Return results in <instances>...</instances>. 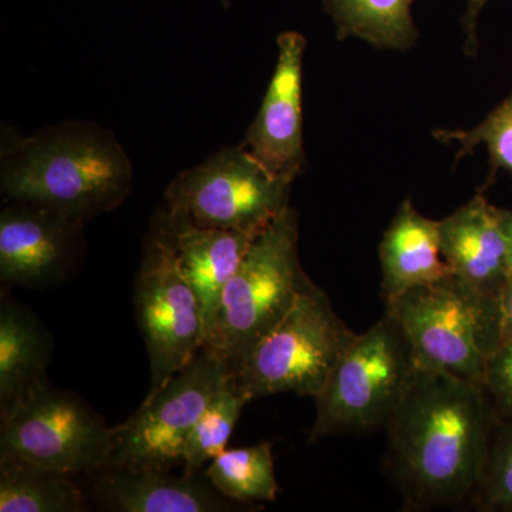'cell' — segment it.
<instances>
[{
  "label": "cell",
  "instance_id": "6",
  "mask_svg": "<svg viewBox=\"0 0 512 512\" xmlns=\"http://www.w3.org/2000/svg\"><path fill=\"white\" fill-rule=\"evenodd\" d=\"M384 305L423 367L481 383L488 357L503 343L497 299L471 292L453 275Z\"/></svg>",
  "mask_w": 512,
  "mask_h": 512
},
{
  "label": "cell",
  "instance_id": "5",
  "mask_svg": "<svg viewBox=\"0 0 512 512\" xmlns=\"http://www.w3.org/2000/svg\"><path fill=\"white\" fill-rule=\"evenodd\" d=\"M355 336L312 282L232 376L251 400L286 392L315 399Z\"/></svg>",
  "mask_w": 512,
  "mask_h": 512
},
{
  "label": "cell",
  "instance_id": "24",
  "mask_svg": "<svg viewBox=\"0 0 512 512\" xmlns=\"http://www.w3.org/2000/svg\"><path fill=\"white\" fill-rule=\"evenodd\" d=\"M481 386L497 419L512 420V342H503L485 363Z\"/></svg>",
  "mask_w": 512,
  "mask_h": 512
},
{
  "label": "cell",
  "instance_id": "8",
  "mask_svg": "<svg viewBox=\"0 0 512 512\" xmlns=\"http://www.w3.org/2000/svg\"><path fill=\"white\" fill-rule=\"evenodd\" d=\"M113 427L76 394L39 384L0 417V456L76 477L110 467Z\"/></svg>",
  "mask_w": 512,
  "mask_h": 512
},
{
  "label": "cell",
  "instance_id": "14",
  "mask_svg": "<svg viewBox=\"0 0 512 512\" xmlns=\"http://www.w3.org/2000/svg\"><path fill=\"white\" fill-rule=\"evenodd\" d=\"M441 255L454 278L471 292L497 299L511 276L500 208L477 194L439 221Z\"/></svg>",
  "mask_w": 512,
  "mask_h": 512
},
{
  "label": "cell",
  "instance_id": "18",
  "mask_svg": "<svg viewBox=\"0 0 512 512\" xmlns=\"http://www.w3.org/2000/svg\"><path fill=\"white\" fill-rule=\"evenodd\" d=\"M77 478L0 456V512L89 511V495Z\"/></svg>",
  "mask_w": 512,
  "mask_h": 512
},
{
  "label": "cell",
  "instance_id": "27",
  "mask_svg": "<svg viewBox=\"0 0 512 512\" xmlns=\"http://www.w3.org/2000/svg\"><path fill=\"white\" fill-rule=\"evenodd\" d=\"M501 225H503L505 238H507L508 252H510V264L512 274V210H501Z\"/></svg>",
  "mask_w": 512,
  "mask_h": 512
},
{
  "label": "cell",
  "instance_id": "19",
  "mask_svg": "<svg viewBox=\"0 0 512 512\" xmlns=\"http://www.w3.org/2000/svg\"><path fill=\"white\" fill-rule=\"evenodd\" d=\"M414 0H323L336 36L357 37L377 49L407 50L416 43Z\"/></svg>",
  "mask_w": 512,
  "mask_h": 512
},
{
  "label": "cell",
  "instance_id": "7",
  "mask_svg": "<svg viewBox=\"0 0 512 512\" xmlns=\"http://www.w3.org/2000/svg\"><path fill=\"white\" fill-rule=\"evenodd\" d=\"M292 184L245 148H222L175 175L165 188L164 214L197 227L258 234L289 207Z\"/></svg>",
  "mask_w": 512,
  "mask_h": 512
},
{
  "label": "cell",
  "instance_id": "4",
  "mask_svg": "<svg viewBox=\"0 0 512 512\" xmlns=\"http://www.w3.org/2000/svg\"><path fill=\"white\" fill-rule=\"evenodd\" d=\"M419 369L403 329L384 312L372 328L356 333L315 397L309 443L384 430Z\"/></svg>",
  "mask_w": 512,
  "mask_h": 512
},
{
  "label": "cell",
  "instance_id": "3",
  "mask_svg": "<svg viewBox=\"0 0 512 512\" xmlns=\"http://www.w3.org/2000/svg\"><path fill=\"white\" fill-rule=\"evenodd\" d=\"M298 239V215L289 205L256 235L225 286L205 346L228 363L231 375L312 284L299 261Z\"/></svg>",
  "mask_w": 512,
  "mask_h": 512
},
{
  "label": "cell",
  "instance_id": "2",
  "mask_svg": "<svg viewBox=\"0 0 512 512\" xmlns=\"http://www.w3.org/2000/svg\"><path fill=\"white\" fill-rule=\"evenodd\" d=\"M133 180V164L120 141L92 121H63L26 137L3 130L0 191L9 202L86 225L119 208Z\"/></svg>",
  "mask_w": 512,
  "mask_h": 512
},
{
  "label": "cell",
  "instance_id": "10",
  "mask_svg": "<svg viewBox=\"0 0 512 512\" xmlns=\"http://www.w3.org/2000/svg\"><path fill=\"white\" fill-rule=\"evenodd\" d=\"M229 376L228 363L204 346L164 389L146 397L136 413L113 427L110 467L173 470L183 466L188 434Z\"/></svg>",
  "mask_w": 512,
  "mask_h": 512
},
{
  "label": "cell",
  "instance_id": "22",
  "mask_svg": "<svg viewBox=\"0 0 512 512\" xmlns=\"http://www.w3.org/2000/svg\"><path fill=\"white\" fill-rule=\"evenodd\" d=\"M470 507L484 512H512V420H495L483 473Z\"/></svg>",
  "mask_w": 512,
  "mask_h": 512
},
{
  "label": "cell",
  "instance_id": "21",
  "mask_svg": "<svg viewBox=\"0 0 512 512\" xmlns=\"http://www.w3.org/2000/svg\"><path fill=\"white\" fill-rule=\"evenodd\" d=\"M247 393L229 376L227 383L208 404L194 429L188 434L183 448L185 473H200L222 451L227 450L228 440L234 433L242 410L251 403Z\"/></svg>",
  "mask_w": 512,
  "mask_h": 512
},
{
  "label": "cell",
  "instance_id": "25",
  "mask_svg": "<svg viewBox=\"0 0 512 512\" xmlns=\"http://www.w3.org/2000/svg\"><path fill=\"white\" fill-rule=\"evenodd\" d=\"M488 0H467L466 15H464L463 25L466 29V45L464 52L467 55L474 56L478 49L477 25L481 10L487 5Z\"/></svg>",
  "mask_w": 512,
  "mask_h": 512
},
{
  "label": "cell",
  "instance_id": "11",
  "mask_svg": "<svg viewBox=\"0 0 512 512\" xmlns=\"http://www.w3.org/2000/svg\"><path fill=\"white\" fill-rule=\"evenodd\" d=\"M83 228L46 208L10 202L0 211V281L30 289L62 284L82 258Z\"/></svg>",
  "mask_w": 512,
  "mask_h": 512
},
{
  "label": "cell",
  "instance_id": "12",
  "mask_svg": "<svg viewBox=\"0 0 512 512\" xmlns=\"http://www.w3.org/2000/svg\"><path fill=\"white\" fill-rule=\"evenodd\" d=\"M298 32L278 36V60L261 109L239 144L276 177L295 181L305 164L303 148V56Z\"/></svg>",
  "mask_w": 512,
  "mask_h": 512
},
{
  "label": "cell",
  "instance_id": "16",
  "mask_svg": "<svg viewBox=\"0 0 512 512\" xmlns=\"http://www.w3.org/2000/svg\"><path fill=\"white\" fill-rule=\"evenodd\" d=\"M379 258L384 302L417 286L439 284L453 275L441 255L439 221L421 215L410 200L397 208L384 232Z\"/></svg>",
  "mask_w": 512,
  "mask_h": 512
},
{
  "label": "cell",
  "instance_id": "13",
  "mask_svg": "<svg viewBox=\"0 0 512 512\" xmlns=\"http://www.w3.org/2000/svg\"><path fill=\"white\" fill-rule=\"evenodd\" d=\"M90 478V505L111 512H231L244 510L222 495L204 471L181 476L164 468L110 467Z\"/></svg>",
  "mask_w": 512,
  "mask_h": 512
},
{
  "label": "cell",
  "instance_id": "9",
  "mask_svg": "<svg viewBox=\"0 0 512 512\" xmlns=\"http://www.w3.org/2000/svg\"><path fill=\"white\" fill-rule=\"evenodd\" d=\"M134 306L150 357L147 397L154 396L190 365L207 343L200 302L181 275L173 242L160 218L154 221L144 242Z\"/></svg>",
  "mask_w": 512,
  "mask_h": 512
},
{
  "label": "cell",
  "instance_id": "1",
  "mask_svg": "<svg viewBox=\"0 0 512 512\" xmlns=\"http://www.w3.org/2000/svg\"><path fill=\"white\" fill-rule=\"evenodd\" d=\"M481 383L420 366L387 421L386 471L406 510L470 504L493 431Z\"/></svg>",
  "mask_w": 512,
  "mask_h": 512
},
{
  "label": "cell",
  "instance_id": "17",
  "mask_svg": "<svg viewBox=\"0 0 512 512\" xmlns=\"http://www.w3.org/2000/svg\"><path fill=\"white\" fill-rule=\"evenodd\" d=\"M53 340L35 313L6 291L0 298V417L47 382Z\"/></svg>",
  "mask_w": 512,
  "mask_h": 512
},
{
  "label": "cell",
  "instance_id": "23",
  "mask_svg": "<svg viewBox=\"0 0 512 512\" xmlns=\"http://www.w3.org/2000/svg\"><path fill=\"white\" fill-rule=\"evenodd\" d=\"M441 143L458 144L456 163L473 153L474 148L485 146L490 156L494 175L497 171L512 174V94L500 106L495 107L483 123L471 130H436L433 133Z\"/></svg>",
  "mask_w": 512,
  "mask_h": 512
},
{
  "label": "cell",
  "instance_id": "26",
  "mask_svg": "<svg viewBox=\"0 0 512 512\" xmlns=\"http://www.w3.org/2000/svg\"><path fill=\"white\" fill-rule=\"evenodd\" d=\"M503 342H512V274L498 296Z\"/></svg>",
  "mask_w": 512,
  "mask_h": 512
},
{
  "label": "cell",
  "instance_id": "20",
  "mask_svg": "<svg viewBox=\"0 0 512 512\" xmlns=\"http://www.w3.org/2000/svg\"><path fill=\"white\" fill-rule=\"evenodd\" d=\"M205 476L229 500L242 505L274 503L279 494L272 444L227 448L205 468Z\"/></svg>",
  "mask_w": 512,
  "mask_h": 512
},
{
  "label": "cell",
  "instance_id": "15",
  "mask_svg": "<svg viewBox=\"0 0 512 512\" xmlns=\"http://www.w3.org/2000/svg\"><path fill=\"white\" fill-rule=\"evenodd\" d=\"M177 256L178 268L200 302L207 339L210 336L222 293L256 235L232 229L197 227L160 215Z\"/></svg>",
  "mask_w": 512,
  "mask_h": 512
}]
</instances>
